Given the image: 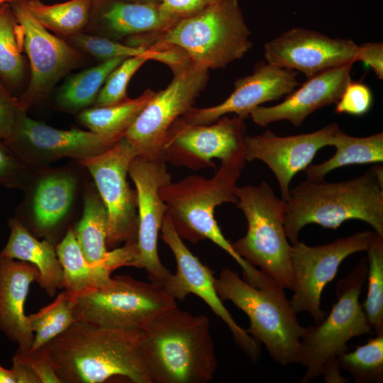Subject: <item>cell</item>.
Returning a JSON list of instances; mask_svg holds the SVG:
<instances>
[{"label": "cell", "mask_w": 383, "mask_h": 383, "mask_svg": "<svg viewBox=\"0 0 383 383\" xmlns=\"http://www.w3.org/2000/svg\"><path fill=\"white\" fill-rule=\"evenodd\" d=\"M140 331L75 321L45 346L62 383H99L113 376L151 383L140 354Z\"/></svg>", "instance_id": "obj_1"}, {"label": "cell", "mask_w": 383, "mask_h": 383, "mask_svg": "<svg viewBox=\"0 0 383 383\" xmlns=\"http://www.w3.org/2000/svg\"><path fill=\"white\" fill-rule=\"evenodd\" d=\"M245 151L221 162L215 175L207 179L192 175L161 187L159 194L167 206L179 237L193 243L209 239L226 251L240 266L243 279L253 287H265L273 281L242 258L223 235L214 217L216 206L236 204L237 182L245 167Z\"/></svg>", "instance_id": "obj_2"}, {"label": "cell", "mask_w": 383, "mask_h": 383, "mask_svg": "<svg viewBox=\"0 0 383 383\" xmlns=\"http://www.w3.org/2000/svg\"><path fill=\"white\" fill-rule=\"evenodd\" d=\"M141 357L151 383H206L217 368L209 318L176 306L140 331Z\"/></svg>", "instance_id": "obj_3"}, {"label": "cell", "mask_w": 383, "mask_h": 383, "mask_svg": "<svg viewBox=\"0 0 383 383\" xmlns=\"http://www.w3.org/2000/svg\"><path fill=\"white\" fill-rule=\"evenodd\" d=\"M382 180V167L377 165L348 180H306L291 189L284 225L290 243L299 241L301 230L308 224L336 229L351 219L367 223L377 235L383 237Z\"/></svg>", "instance_id": "obj_4"}, {"label": "cell", "mask_w": 383, "mask_h": 383, "mask_svg": "<svg viewBox=\"0 0 383 383\" xmlns=\"http://www.w3.org/2000/svg\"><path fill=\"white\" fill-rule=\"evenodd\" d=\"M250 30L238 0H219L149 39L144 48L179 50L194 67L225 68L251 49Z\"/></svg>", "instance_id": "obj_5"}, {"label": "cell", "mask_w": 383, "mask_h": 383, "mask_svg": "<svg viewBox=\"0 0 383 383\" xmlns=\"http://www.w3.org/2000/svg\"><path fill=\"white\" fill-rule=\"evenodd\" d=\"M367 272V257H363L337 283V301L330 313L319 323L304 327L299 363L306 370L301 383H309L321 375L326 383L349 381L340 374L338 357L349 351L348 343L351 338L374 333L359 301Z\"/></svg>", "instance_id": "obj_6"}, {"label": "cell", "mask_w": 383, "mask_h": 383, "mask_svg": "<svg viewBox=\"0 0 383 383\" xmlns=\"http://www.w3.org/2000/svg\"><path fill=\"white\" fill-rule=\"evenodd\" d=\"M215 288L222 301H231L248 316L247 333L265 345L276 363H299L304 327L299 324L283 288L275 283L253 287L228 268L215 277Z\"/></svg>", "instance_id": "obj_7"}, {"label": "cell", "mask_w": 383, "mask_h": 383, "mask_svg": "<svg viewBox=\"0 0 383 383\" xmlns=\"http://www.w3.org/2000/svg\"><path fill=\"white\" fill-rule=\"evenodd\" d=\"M236 205L248 222L246 234L231 243L234 250L284 289H293L292 244L285 231L287 203L270 184L236 187Z\"/></svg>", "instance_id": "obj_8"}, {"label": "cell", "mask_w": 383, "mask_h": 383, "mask_svg": "<svg viewBox=\"0 0 383 383\" xmlns=\"http://www.w3.org/2000/svg\"><path fill=\"white\" fill-rule=\"evenodd\" d=\"M70 294L75 321L112 328L143 331L177 306L176 299L161 287L127 275Z\"/></svg>", "instance_id": "obj_9"}, {"label": "cell", "mask_w": 383, "mask_h": 383, "mask_svg": "<svg viewBox=\"0 0 383 383\" xmlns=\"http://www.w3.org/2000/svg\"><path fill=\"white\" fill-rule=\"evenodd\" d=\"M374 234V231L357 232L318 246H310L299 240L292 244L294 287L289 302L294 312H307L315 323H319L326 316L321 309L325 287L335 277L345 258L367 250Z\"/></svg>", "instance_id": "obj_10"}, {"label": "cell", "mask_w": 383, "mask_h": 383, "mask_svg": "<svg viewBox=\"0 0 383 383\" xmlns=\"http://www.w3.org/2000/svg\"><path fill=\"white\" fill-rule=\"evenodd\" d=\"M137 155V150L123 136L106 152L78 160L92 176L106 208V245L111 248L121 242H137V194L126 179L130 164Z\"/></svg>", "instance_id": "obj_11"}, {"label": "cell", "mask_w": 383, "mask_h": 383, "mask_svg": "<svg viewBox=\"0 0 383 383\" xmlns=\"http://www.w3.org/2000/svg\"><path fill=\"white\" fill-rule=\"evenodd\" d=\"M23 1L9 3L23 27V48L30 67L28 84L17 99L20 109L26 111L34 104L48 98L58 81L79 67L84 57L67 41L48 32L32 16Z\"/></svg>", "instance_id": "obj_12"}, {"label": "cell", "mask_w": 383, "mask_h": 383, "mask_svg": "<svg viewBox=\"0 0 383 383\" xmlns=\"http://www.w3.org/2000/svg\"><path fill=\"white\" fill-rule=\"evenodd\" d=\"M209 78L208 70L192 66L174 73L169 85L155 92L124 135L138 155L164 157L162 150L169 128L193 106Z\"/></svg>", "instance_id": "obj_13"}, {"label": "cell", "mask_w": 383, "mask_h": 383, "mask_svg": "<svg viewBox=\"0 0 383 383\" xmlns=\"http://www.w3.org/2000/svg\"><path fill=\"white\" fill-rule=\"evenodd\" d=\"M166 163L164 157L138 155L128 169L137 194L139 268L145 269L151 282L162 288L172 274L161 262L157 250L159 232L167 209L159 190L172 182Z\"/></svg>", "instance_id": "obj_14"}, {"label": "cell", "mask_w": 383, "mask_h": 383, "mask_svg": "<svg viewBox=\"0 0 383 383\" xmlns=\"http://www.w3.org/2000/svg\"><path fill=\"white\" fill-rule=\"evenodd\" d=\"M245 118L223 116L209 125H189L178 118L162 146L166 162L194 170L213 167L211 159L228 161L245 151Z\"/></svg>", "instance_id": "obj_15"}, {"label": "cell", "mask_w": 383, "mask_h": 383, "mask_svg": "<svg viewBox=\"0 0 383 383\" xmlns=\"http://www.w3.org/2000/svg\"><path fill=\"white\" fill-rule=\"evenodd\" d=\"M161 238L171 249L177 262V272L171 274L163 289L175 299L183 301L189 294L200 297L228 327L237 345L254 362L260 357L258 342L241 328L223 304L215 288V277L185 245L166 212Z\"/></svg>", "instance_id": "obj_16"}, {"label": "cell", "mask_w": 383, "mask_h": 383, "mask_svg": "<svg viewBox=\"0 0 383 383\" xmlns=\"http://www.w3.org/2000/svg\"><path fill=\"white\" fill-rule=\"evenodd\" d=\"M6 142L26 165H42L62 157H91L106 152L117 141L90 131L57 129L21 110L13 135Z\"/></svg>", "instance_id": "obj_17"}, {"label": "cell", "mask_w": 383, "mask_h": 383, "mask_svg": "<svg viewBox=\"0 0 383 383\" xmlns=\"http://www.w3.org/2000/svg\"><path fill=\"white\" fill-rule=\"evenodd\" d=\"M358 45L304 28H292L265 43V62L302 72L307 79L325 70L355 62Z\"/></svg>", "instance_id": "obj_18"}, {"label": "cell", "mask_w": 383, "mask_h": 383, "mask_svg": "<svg viewBox=\"0 0 383 383\" xmlns=\"http://www.w3.org/2000/svg\"><path fill=\"white\" fill-rule=\"evenodd\" d=\"M339 128L331 123L316 131L289 136H279L270 131L261 135H245L246 162L258 160L273 172L279 184L282 199L287 201L292 178L311 165L317 152L331 146Z\"/></svg>", "instance_id": "obj_19"}, {"label": "cell", "mask_w": 383, "mask_h": 383, "mask_svg": "<svg viewBox=\"0 0 383 383\" xmlns=\"http://www.w3.org/2000/svg\"><path fill=\"white\" fill-rule=\"evenodd\" d=\"M297 75L294 70L259 61L252 74L235 82L234 90L223 102L202 109L192 106L179 118L189 125H209L229 113L245 118L261 104L291 93L299 84Z\"/></svg>", "instance_id": "obj_20"}, {"label": "cell", "mask_w": 383, "mask_h": 383, "mask_svg": "<svg viewBox=\"0 0 383 383\" xmlns=\"http://www.w3.org/2000/svg\"><path fill=\"white\" fill-rule=\"evenodd\" d=\"M354 63L348 62L307 79L279 104L257 106L249 116L255 124L262 127L280 121H287L294 126H300L316 111L338 101L352 81L351 71Z\"/></svg>", "instance_id": "obj_21"}, {"label": "cell", "mask_w": 383, "mask_h": 383, "mask_svg": "<svg viewBox=\"0 0 383 383\" xmlns=\"http://www.w3.org/2000/svg\"><path fill=\"white\" fill-rule=\"evenodd\" d=\"M171 26L160 3H135L124 0H92L89 33L126 43L146 40Z\"/></svg>", "instance_id": "obj_22"}, {"label": "cell", "mask_w": 383, "mask_h": 383, "mask_svg": "<svg viewBox=\"0 0 383 383\" xmlns=\"http://www.w3.org/2000/svg\"><path fill=\"white\" fill-rule=\"evenodd\" d=\"M74 233L85 258L94 267L110 274L121 267H139L136 241L107 250L108 213L99 194L91 192L85 197L83 215Z\"/></svg>", "instance_id": "obj_23"}, {"label": "cell", "mask_w": 383, "mask_h": 383, "mask_svg": "<svg viewBox=\"0 0 383 383\" xmlns=\"http://www.w3.org/2000/svg\"><path fill=\"white\" fill-rule=\"evenodd\" d=\"M39 277L33 265L0 257V329L19 350L30 349L34 339L24 306L30 284Z\"/></svg>", "instance_id": "obj_24"}, {"label": "cell", "mask_w": 383, "mask_h": 383, "mask_svg": "<svg viewBox=\"0 0 383 383\" xmlns=\"http://www.w3.org/2000/svg\"><path fill=\"white\" fill-rule=\"evenodd\" d=\"M10 235L0 257L25 261L38 270V284L52 296L62 287L63 270L56 250L48 241L35 239L16 218L9 221Z\"/></svg>", "instance_id": "obj_25"}, {"label": "cell", "mask_w": 383, "mask_h": 383, "mask_svg": "<svg viewBox=\"0 0 383 383\" xmlns=\"http://www.w3.org/2000/svg\"><path fill=\"white\" fill-rule=\"evenodd\" d=\"M331 146L336 149L331 158L321 164H311L304 170L306 181L322 182L328 173L341 167L383 161L382 132L367 137H354L338 128Z\"/></svg>", "instance_id": "obj_26"}, {"label": "cell", "mask_w": 383, "mask_h": 383, "mask_svg": "<svg viewBox=\"0 0 383 383\" xmlns=\"http://www.w3.org/2000/svg\"><path fill=\"white\" fill-rule=\"evenodd\" d=\"M155 94L148 89L135 99L128 98L116 104L86 109L79 114L78 121L90 131L118 141Z\"/></svg>", "instance_id": "obj_27"}, {"label": "cell", "mask_w": 383, "mask_h": 383, "mask_svg": "<svg viewBox=\"0 0 383 383\" xmlns=\"http://www.w3.org/2000/svg\"><path fill=\"white\" fill-rule=\"evenodd\" d=\"M23 38V27L10 3L0 4V78L12 89L20 88L25 78Z\"/></svg>", "instance_id": "obj_28"}, {"label": "cell", "mask_w": 383, "mask_h": 383, "mask_svg": "<svg viewBox=\"0 0 383 383\" xmlns=\"http://www.w3.org/2000/svg\"><path fill=\"white\" fill-rule=\"evenodd\" d=\"M126 58L118 57L100 62L68 78L56 95L57 106L75 113L94 104L109 74Z\"/></svg>", "instance_id": "obj_29"}, {"label": "cell", "mask_w": 383, "mask_h": 383, "mask_svg": "<svg viewBox=\"0 0 383 383\" xmlns=\"http://www.w3.org/2000/svg\"><path fill=\"white\" fill-rule=\"evenodd\" d=\"M74 189V179L65 173L51 174L39 182L33 204L39 227L50 228L62 218L72 204Z\"/></svg>", "instance_id": "obj_30"}, {"label": "cell", "mask_w": 383, "mask_h": 383, "mask_svg": "<svg viewBox=\"0 0 383 383\" xmlns=\"http://www.w3.org/2000/svg\"><path fill=\"white\" fill-rule=\"evenodd\" d=\"M56 253L63 270L62 286L70 293L101 286L111 278L87 260L72 228L57 245Z\"/></svg>", "instance_id": "obj_31"}, {"label": "cell", "mask_w": 383, "mask_h": 383, "mask_svg": "<svg viewBox=\"0 0 383 383\" xmlns=\"http://www.w3.org/2000/svg\"><path fill=\"white\" fill-rule=\"evenodd\" d=\"M23 3L44 28L68 38L87 28L92 0H70L54 5L44 4L40 0H23Z\"/></svg>", "instance_id": "obj_32"}, {"label": "cell", "mask_w": 383, "mask_h": 383, "mask_svg": "<svg viewBox=\"0 0 383 383\" xmlns=\"http://www.w3.org/2000/svg\"><path fill=\"white\" fill-rule=\"evenodd\" d=\"M34 339L30 349L35 350L56 338L75 321L70 294L66 290L51 304L27 316Z\"/></svg>", "instance_id": "obj_33"}, {"label": "cell", "mask_w": 383, "mask_h": 383, "mask_svg": "<svg viewBox=\"0 0 383 383\" xmlns=\"http://www.w3.org/2000/svg\"><path fill=\"white\" fill-rule=\"evenodd\" d=\"M365 252L368 287L361 304L373 332L379 334L383 333V237L375 233Z\"/></svg>", "instance_id": "obj_34"}, {"label": "cell", "mask_w": 383, "mask_h": 383, "mask_svg": "<svg viewBox=\"0 0 383 383\" xmlns=\"http://www.w3.org/2000/svg\"><path fill=\"white\" fill-rule=\"evenodd\" d=\"M376 335L355 350L338 357L340 370L348 372L355 382H383V333Z\"/></svg>", "instance_id": "obj_35"}, {"label": "cell", "mask_w": 383, "mask_h": 383, "mask_svg": "<svg viewBox=\"0 0 383 383\" xmlns=\"http://www.w3.org/2000/svg\"><path fill=\"white\" fill-rule=\"evenodd\" d=\"M67 42L82 53L92 56L100 62L118 57H131L148 56L150 60L160 62L159 50L133 47L119 41L99 35L80 32L68 38Z\"/></svg>", "instance_id": "obj_36"}, {"label": "cell", "mask_w": 383, "mask_h": 383, "mask_svg": "<svg viewBox=\"0 0 383 383\" xmlns=\"http://www.w3.org/2000/svg\"><path fill=\"white\" fill-rule=\"evenodd\" d=\"M148 60L150 58L145 55L125 59L108 76L96 98L94 106L113 105L127 99V87L131 79Z\"/></svg>", "instance_id": "obj_37"}, {"label": "cell", "mask_w": 383, "mask_h": 383, "mask_svg": "<svg viewBox=\"0 0 383 383\" xmlns=\"http://www.w3.org/2000/svg\"><path fill=\"white\" fill-rule=\"evenodd\" d=\"M372 102L373 95L370 88L364 83L351 81L336 103L335 112L362 116L370 110Z\"/></svg>", "instance_id": "obj_38"}, {"label": "cell", "mask_w": 383, "mask_h": 383, "mask_svg": "<svg viewBox=\"0 0 383 383\" xmlns=\"http://www.w3.org/2000/svg\"><path fill=\"white\" fill-rule=\"evenodd\" d=\"M13 358L28 368L40 383H62L54 370L45 345L35 350H18Z\"/></svg>", "instance_id": "obj_39"}, {"label": "cell", "mask_w": 383, "mask_h": 383, "mask_svg": "<svg viewBox=\"0 0 383 383\" xmlns=\"http://www.w3.org/2000/svg\"><path fill=\"white\" fill-rule=\"evenodd\" d=\"M26 165L0 139V185L20 187L26 177Z\"/></svg>", "instance_id": "obj_40"}, {"label": "cell", "mask_w": 383, "mask_h": 383, "mask_svg": "<svg viewBox=\"0 0 383 383\" xmlns=\"http://www.w3.org/2000/svg\"><path fill=\"white\" fill-rule=\"evenodd\" d=\"M21 109L16 98L0 78V139L9 141L13 135L18 113Z\"/></svg>", "instance_id": "obj_41"}, {"label": "cell", "mask_w": 383, "mask_h": 383, "mask_svg": "<svg viewBox=\"0 0 383 383\" xmlns=\"http://www.w3.org/2000/svg\"><path fill=\"white\" fill-rule=\"evenodd\" d=\"M219 0H161L163 16L172 26L179 21L196 14Z\"/></svg>", "instance_id": "obj_42"}, {"label": "cell", "mask_w": 383, "mask_h": 383, "mask_svg": "<svg viewBox=\"0 0 383 383\" xmlns=\"http://www.w3.org/2000/svg\"><path fill=\"white\" fill-rule=\"evenodd\" d=\"M360 61L369 66L379 79H383V43H365L358 45L355 62Z\"/></svg>", "instance_id": "obj_43"}, {"label": "cell", "mask_w": 383, "mask_h": 383, "mask_svg": "<svg viewBox=\"0 0 383 383\" xmlns=\"http://www.w3.org/2000/svg\"><path fill=\"white\" fill-rule=\"evenodd\" d=\"M17 375L18 383H40L38 378L24 365L13 357V367Z\"/></svg>", "instance_id": "obj_44"}, {"label": "cell", "mask_w": 383, "mask_h": 383, "mask_svg": "<svg viewBox=\"0 0 383 383\" xmlns=\"http://www.w3.org/2000/svg\"><path fill=\"white\" fill-rule=\"evenodd\" d=\"M0 383H18L15 370H7L0 365Z\"/></svg>", "instance_id": "obj_45"}, {"label": "cell", "mask_w": 383, "mask_h": 383, "mask_svg": "<svg viewBox=\"0 0 383 383\" xmlns=\"http://www.w3.org/2000/svg\"><path fill=\"white\" fill-rule=\"evenodd\" d=\"M135 3H161V0H124Z\"/></svg>", "instance_id": "obj_46"}, {"label": "cell", "mask_w": 383, "mask_h": 383, "mask_svg": "<svg viewBox=\"0 0 383 383\" xmlns=\"http://www.w3.org/2000/svg\"><path fill=\"white\" fill-rule=\"evenodd\" d=\"M15 1H23V0H0V4L5 3V2H11Z\"/></svg>", "instance_id": "obj_47"}]
</instances>
